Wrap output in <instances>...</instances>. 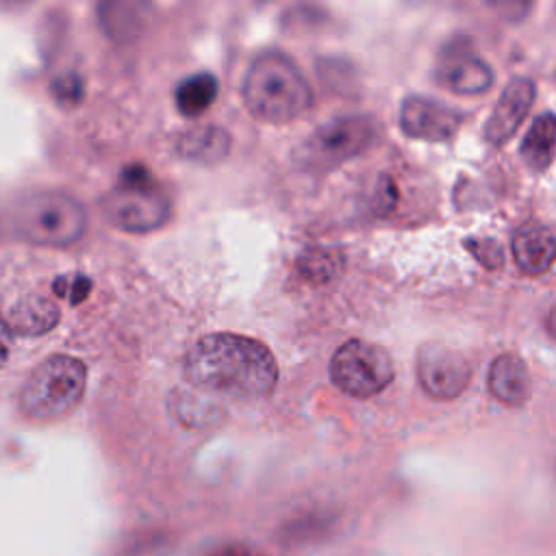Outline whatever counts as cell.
I'll list each match as a JSON object with an SVG mask.
<instances>
[{
	"mask_svg": "<svg viewBox=\"0 0 556 556\" xmlns=\"http://www.w3.org/2000/svg\"><path fill=\"white\" fill-rule=\"evenodd\" d=\"M185 378L208 393L256 400L274 391L278 363L271 350L258 339L215 332L195 341L187 352Z\"/></svg>",
	"mask_w": 556,
	"mask_h": 556,
	"instance_id": "1",
	"label": "cell"
},
{
	"mask_svg": "<svg viewBox=\"0 0 556 556\" xmlns=\"http://www.w3.org/2000/svg\"><path fill=\"white\" fill-rule=\"evenodd\" d=\"M202 556H263L254 545L243 543V541H230V543H222L215 545L213 549L204 552Z\"/></svg>",
	"mask_w": 556,
	"mask_h": 556,
	"instance_id": "25",
	"label": "cell"
},
{
	"mask_svg": "<svg viewBox=\"0 0 556 556\" xmlns=\"http://www.w3.org/2000/svg\"><path fill=\"white\" fill-rule=\"evenodd\" d=\"M13 228L28 243L67 248L83 239L87 211L65 191H35L15 204Z\"/></svg>",
	"mask_w": 556,
	"mask_h": 556,
	"instance_id": "4",
	"label": "cell"
},
{
	"mask_svg": "<svg viewBox=\"0 0 556 556\" xmlns=\"http://www.w3.org/2000/svg\"><path fill=\"white\" fill-rule=\"evenodd\" d=\"M465 248L486 269H497L504 263V250L491 237H469L465 239Z\"/></svg>",
	"mask_w": 556,
	"mask_h": 556,
	"instance_id": "20",
	"label": "cell"
},
{
	"mask_svg": "<svg viewBox=\"0 0 556 556\" xmlns=\"http://www.w3.org/2000/svg\"><path fill=\"white\" fill-rule=\"evenodd\" d=\"M87 369L80 358L52 354L43 358L20 389V410L33 421H56L67 417L83 400Z\"/></svg>",
	"mask_w": 556,
	"mask_h": 556,
	"instance_id": "3",
	"label": "cell"
},
{
	"mask_svg": "<svg viewBox=\"0 0 556 556\" xmlns=\"http://www.w3.org/2000/svg\"><path fill=\"white\" fill-rule=\"evenodd\" d=\"M98 15L102 30L115 41H130L146 24V7L135 2H104Z\"/></svg>",
	"mask_w": 556,
	"mask_h": 556,
	"instance_id": "18",
	"label": "cell"
},
{
	"mask_svg": "<svg viewBox=\"0 0 556 556\" xmlns=\"http://www.w3.org/2000/svg\"><path fill=\"white\" fill-rule=\"evenodd\" d=\"M463 122V111L447 106L445 102L430 96L413 93L406 96L400 104V126L413 139L445 141L456 135Z\"/></svg>",
	"mask_w": 556,
	"mask_h": 556,
	"instance_id": "10",
	"label": "cell"
},
{
	"mask_svg": "<svg viewBox=\"0 0 556 556\" xmlns=\"http://www.w3.org/2000/svg\"><path fill=\"white\" fill-rule=\"evenodd\" d=\"M52 93L63 104H78L83 98V80L76 74H65L52 80Z\"/></svg>",
	"mask_w": 556,
	"mask_h": 556,
	"instance_id": "23",
	"label": "cell"
},
{
	"mask_svg": "<svg viewBox=\"0 0 556 556\" xmlns=\"http://www.w3.org/2000/svg\"><path fill=\"white\" fill-rule=\"evenodd\" d=\"M378 137L374 117L369 115H341L321 124L302 146L304 165L311 169H332L367 148Z\"/></svg>",
	"mask_w": 556,
	"mask_h": 556,
	"instance_id": "7",
	"label": "cell"
},
{
	"mask_svg": "<svg viewBox=\"0 0 556 556\" xmlns=\"http://www.w3.org/2000/svg\"><path fill=\"white\" fill-rule=\"evenodd\" d=\"M11 352V328L9 321L0 317V367L7 363Z\"/></svg>",
	"mask_w": 556,
	"mask_h": 556,
	"instance_id": "26",
	"label": "cell"
},
{
	"mask_svg": "<svg viewBox=\"0 0 556 556\" xmlns=\"http://www.w3.org/2000/svg\"><path fill=\"white\" fill-rule=\"evenodd\" d=\"M248 111L267 124H287L313 104V91L298 63L280 50L256 54L243 78Z\"/></svg>",
	"mask_w": 556,
	"mask_h": 556,
	"instance_id": "2",
	"label": "cell"
},
{
	"mask_svg": "<svg viewBox=\"0 0 556 556\" xmlns=\"http://www.w3.org/2000/svg\"><path fill=\"white\" fill-rule=\"evenodd\" d=\"M491 395L504 406H523L532 395V378L526 361L515 352L493 358L486 376Z\"/></svg>",
	"mask_w": 556,
	"mask_h": 556,
	"instance_id": "12",
	"label": "cell"
},
{
	"mask_svg": "<svg viewBox=\"0 0 556 556\" xmlns=\"http://www.w3.org/2000/svg\"><path fill=\"white\" fill-rule=\"evenodd\" d=\"M519 156L532 172H545L556 161V115L541 113L526 130Z\"/></svg>",
	"mask_w": 556,
	"mask_h": 556,
	"instance_id": "15",
	"label": "cell"
},
{
	"mask_svg": "<svg viewBox=\"0 0 556 556\" xmlns=\"http://www.w3.org/2000/svg\"><path fill=\"white\" fill-rule=\"evenodd\" d=\"M165 552V539H128L119 549V556H161Z\"/></svg>",
	"mask_w": 556,
	"mask_h": 556,
	"instance_id": "24",
	"label": "cell"
},
{
	"mask_svg": "<svg viewBox=\"0 0 556 556\" xmlns=\"http://www.w3.org/2000/svg\"><path fill=\"white\" fill-rule=\"evenodd\" d=\"M395 376L391 354L371 341L350 339L330 358V380L352 397H371L384 391Z\"/></svg>",
	"mask_w": 556,
	"mask_h": 556,
	"instance_id": "6",
	"label": "cell"
},
{
	"mask_svg": "<svg viewBox=\"0 0 556 556\" xmlns=\"http://www.w3.org/2000/svg\"><path fill=\"white\" fill-rule=\"evenodd\" d=\"M100 211L111 226L143 235L159 230L167 222L169 200L152 182L150 172L132 165L124 169L119 182L102 195Z\"/></svg>",
	"mask_w": 556,
	"mask_h": 556,
	"instance_id": "5",
	"label": "cell"
},
{
	"mask_svg": "<svg viewBox=\"0 0 556 556\" xmlns=\"http://www.w3.org/2000/svg\"><path fill=\"white\" fill-rule=\"evenodd\" d=\"M230 135L215 124H195L180 132L176 141V150L182 159L211 165L222 161L230 152Z\"/></svg>",
	"mask_w": 556,
	"mask_h": 556,
	"instance_id": "14",
	"label": "cell"
},
{
	"mask_svg": "<svg viewBox=\"0 0 556 556\" xmlns=\"http://www.w3.org/2000/svg\"><path fill=\"white\" fill-rule=\"evenodd\" d=\"M510 250L526 276L545 274L556 261V232L545 224H526L515 230Z\"/></svg>",
	"mask_w": 556,
	"mask_h": 556,
	"instance_id": "13",
	"label": "cell"
},
{
	"mask_svg": "<svg viewBox=\"0 0 556 556\" xmlns=\"http://www.w3.org/2000/svg\"><path fill=\"white\" fill-rule=\"evenodd\" d=\"M545 328H547L549 337L556 339V304L549 308V313H547V317H545Z\"/></svg>",
	"mask_w": 556,
	"mask_h": 556,
	"instance_id": "27",
	"label": "cell"
},
{
	"mask_svg": "<svg viewBox=\"0 0 556 556\" xmlns=\"http://www.w3.org/2000/svg\"><path fill=\"white\" fill-rule=\"evenodd\" d=\"M554 473H556V467H554Z\"/></svg>",
	"mask_w": 556,
	"mask_h": 556,
	"instance_id": "28",
	"label": "cell"
},
{
	"mask_svg": "<svg viewBox=\"0 0 556 556\" xmlns=\"http://www.w3.org/2000/svg\"><path fill=\"white\" fill-rule=\"evenodd\" d=\"M54 293L70 300L72 304L85 300V295L91 289V280L87 276H61L59 280H54L52 285Z\"/></svg>",
	"mask_w": 556,
	"mask_h": 556,
	"instance_id": "22",
	"label": "cell"
},
{
	"mask_svg": "<svg viewBox=\"0 0 556 556\" xmlns=\"http://www.w3.org/2000/svg\"><path fill=\"white\" fill-rule=\"evenodd\" d=\"M304 271L308 276H313L315 280H328L330 276H334L341 267V256L334 252V250H313L304 263H302Z\"/></svg>",
	"mask_w": 556,
	"mask_h": 556,
	"instance_id": "21",
	"label": "cell"
},
{
	"mask_svg": "<svg viewBox=\"0 0 556 556\" xmlns=\"http://www.w3.org/2000/svg\"><path fill=\"white\" fill-rule=\"evenodd\" d=\"M219 85L211 72L187 76L176 87V106L185 117H200L217 98Z\"/></svg>",
	"mask_w": 556,
	"mask_h": 556,
	"instance_id": "19",
	"label": "cell"
},
{
	"mask_svg": "<svg viewBox=\"0 0 556 556\" xmlns=\"http://www.w3.org/2000/svg\"><path fill=\"white\" fill-rule=\"evenodd\" d=\"M434 78L439 85L458 96H480L495 80L491 65L478 54L465 35L450 37L437 56Z\"/></svg>",
	"mask_w": 556,
	"mask_h": 556,
	"instance_id": "9",
	"label": "cell"
},
{
	"mask_svg": "<svg viewBox=\"0 0 556 556\" xmlns=\"http://www.w3.org/2000/svg\"><path fill=\"white\" fill-rule=\"evenodd\" d=\"M536 96V87L530 78L526 76H515L506 83L502 89L491 115L486 117L484 124V139L491 146H504L521 126L523 117L528 115L532 102Z\"/></svg>",
	"mask_w": 556,
	"mask_h": 556,
	"instance_id": "11",
	"label": "cell"
},
{
	"mask_svg": "<svg viewBox=\"0 0 556 556\" xmlns=\"http://www.w3.org/2000/svg\"><path fill=\"white\" fill-rule=\"evenodd\" d=\"M415 374L419 387L434 400L447 402L458 397L471 382L469 358L439 341L424 343L415 356Z\"/></svg>",
	"mask_w": 556,
	"mask_h": 556,
	"instance_id": "8",
	"label": "cell"
},
{
	"mask_svg": "<svg viewBox=\"0 0 556 556\" xmlns=\"http://www.w3.org/2000/svg\"><path fill=\"white\" fill-rule=\"evenodd\" d=\"M334 530V517L326 510H308L289 519L280 530V543L285 547H308L324 543Z\"/></svg>",
	"mask_w": 556,
	"mask_h": 556,
	"instance_id": "16",
	"label": "cell"
},
{
	"mask_svg": "<svg viewBox=\"0 0 556 556\" xmlns=\"http://www.w3.org/2000/svg\"><path fill=\"white\" fill-rule=\"evenodd\" d=\"M59 308L43 298H26L9 313L11 332L20 334H43L59 324Z\"/></svg>",
	"mask_w": 556,
	"mask_h": 556,
	"instance_id": "17",
	"label": "cell"
}]
</instances>
